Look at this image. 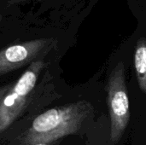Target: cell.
I'll use <instances>...</instances> for the list:
<instances>
[{
  "instance_id": "cell-9",
  "label": "cell",
  "mask_w": 146,
  "mask_h": 145,
  "mask_svg": "<svg viewBox=\"0 0 146 145\" xmlns=\"http://www.w3.org/2000/svg\"><path fill=\"white\" fill-rule=\"evenodd\" d=\"M2 19H3V16H2V15L0 14V22L2 21Z\"/></svg>"
},
{
  "instance_id": "cell-1",
  "label": "cell",
  "mask_w": 146,
  "mask_h": 145,
  "mask_svg": "<svg viewBox=\"0 0 146 145\" xmlns=\"http://www.w3.org/2000/svg\"><path fill=\"white\" fill-rule=\"evenodd\" d=\"M93 115V105L85 100L49 109L33 121L25 141L28 145L50 144L66 136L79 134Z\"/></svg>"
},
{
  "instance_id": "cell-8",
  "label": "cell",
  "mask_w": 146,
  "mask_h": 145,
  "mask_svg": "<svg viewBox=\"0 0 146 145\" xmlns=\"http://www.w3.org/2000/svg\"><path fill=\"white\" fill-rule=\"evenodd\" d=\"M33 145H49V144H44V143H40V144H36Z\"/></svg>"
},
{
  "instance_id": "cell-7",
  "label": "cell",
  "mask_w": 146,
  "mask_h": 145,
  "mask_svg": "<svg viewBox=\"0 0 146 145\" xmlns=\"http://www.w3.org/2000/svg\"><path fill=\"white\" fill-rule=\"evenodd\" d=\"M9 87H5V88H0V102L2 101V99L3 98V97L6 95V93L9 91Z\"/></svg>"
},
{
  "instance_id": "cell-3",
  "label": "cell",
  "mask_w": 146,
  "mask_h": 145,
  "mask_svg": "<svg viewBox=\"0 0 146 145\" xmlns=\"http://www.w3.org/2000/svg\"><path fill=\"white\" fill-rule=\"evenodd\" d=\"M43 67L44 62L40 60L32 63L0 102V133L13 123L26 107Z\"/></svg>"
},
{
  "instance_id": "cell-2",
  "label": "cell",
  "mask_w": 146,
  "mask_h": 145,
  "mask_svg": "<svg viewBox=\"0 0 146 145\" xmlns=\"http://www.w3.org/2000/svg\"><path fill=\"white\" fill-rule=\"evenodd\" d=\"M106 92L110 119L109 144L115 145L121 140L131 115L126 70L122 62H119L111 71L107 81Z\"/></svg>"
},
{
  "instance_id": "cell-5",
  "label": "cell",
  "mask_w": 146,
  "mask_h": 145,
  "mask_svg": "<svg viewBox=\"0 0 146 145\" xmlns=\"http://www.w3.org/2000/svg\"><path fill=\"white\" fill-rule=\"evenodd\" d=\"M134 68L138 85L146 95V39L141 38L138 40L134 52Z\"/></svg>"
},
{
  "instance_id": "cell-6",
  "label": "cell",
  "mask_w": 146,
  "mask_h": 145,
  "mask_svg": "<svg viewBox=\"0 0 146 145\" xmlns=\"http://www.w3.org/2000/svg\"><path fill=\"white\" fill-rule=\"evenodd\" d=\"M27 1H30V0H7V3L8 5H15V4H18V3H21Z\"/></svg>"
},
{
  "instance_id": "cell-4",
  "label": "cell",
  "mask_w": 146,
  "mask_h": 145,
  "mask_svg": "<svg viewBox=\"0 0 146 145\" xmlns=\"http://www.w3.org/2000/svg\"><path fill=\"white\" fill-rule=\"evenodd\" d=\"M55 44L56 40L53 38H40L10 45L0 50V75L30 62L50 50Z\"/></svg>"
}]
</instances>
